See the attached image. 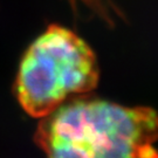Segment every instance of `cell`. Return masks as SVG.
<instances>
[{"mask_svg": "<svg viewBox=\"0 0 158 158\" xmlns=\"http://www.w3.org/2000/svg\"><path fill=\"white\" fill-rule=\"evenodd\" d=\"M98 69L94 53L75 33L51 26L23 55L15 91L23 108L45 117L68 96L95 88Z\"/></svg>", "mask_w": 158, "mask_h": 158, "instance_id": "2", "label": "cell"}, {"mask_svg": "<svg viewBox=\"0 0 158 158\" xmlns=\"http://www.w3.org/2000/svg\"><path fill=\"white\" fill-rule=\"evenodd\" d=\"M38 139L47 158H158V115L145 107L77 100L45 116Z\"/></svg>", "mask_w": 158, "mask_h": 158, "instance_id": "1", "label": "cell"}, {"mask_svg": "<svg viewBox=\"0 0 158 158\" xmlns=\"http://www.w3.org/2000/svg\"><path fill=\"white\" fill-rule=\"evenodd\" d=\"M83 1H85V2H89V4H91V6L94 5V4H100V6H102V4L100 2V0H83Z\"/></svg>", "mask_w": 158, "mask_h": 158, "instance_id": "3", "label": "cell"}]
</instances>
